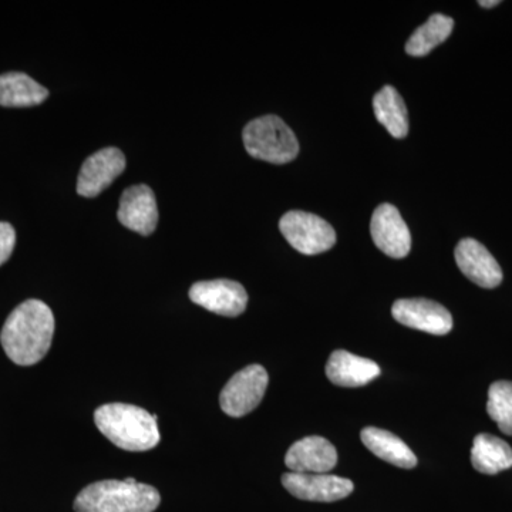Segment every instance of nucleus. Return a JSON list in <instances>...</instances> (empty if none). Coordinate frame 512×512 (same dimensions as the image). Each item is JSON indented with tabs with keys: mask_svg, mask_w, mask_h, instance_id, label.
<instances>
[{
	"mask_svg": "<svg viewBox=\"0 0 512 512\" xmlns=\"http://www.w3.org/2000/svg\"><path fill=\"white\" fill-rule=\"evenodd\" d=\"M55 335V316L45 302L37 299L20 303L0 333L3 350L13 363L32 366L49 352Z\"/></svg>",
	"mask_w": 512,
	"mask_h": 512,
	"instance_id": "1",
	"label": "nucleus"
},
{
	"mask_svg": "<svg viewBox=\"0 0 512 512\" xmlns=\"http://www.w3.org/2000/svg\"><path fill=\"white\" fill-rule=\"evenodd\" d=\"M94 423L121 450L148 451L160 443L157 414L133 404H104L94 412Z\"/></svg>",
	"mask_w": 512,
	"mask_h": 512,
	"instance_id": "2",
	"label": "nucleus"
},
{
	"mask_svg": "<svg viewBox=\"0 0 512 512\" xmlns=\"http://www.w3.org/2000/svg\"><path fill=\"white\" fill-rule=\"evenodd\" d=\"M160 493L151 485L126 480L97 481L80 491L74 501L76 512H154Z\"/></svg>",
	"mask_w": 512,
	"mask_h": 512,
	"instance_id": "3",
	"label": "nucleus"
},
{
	"mask_svg": "<svg viewBox=\"0 0 512 512\" xmlns=\"http://www.w3.org/2000/svg\"><path fill=\"white\" fill-rule=\"evenodd\" d=\"M249 156L272 164H286L299 154L295 133L278 116H264L252 120L242 133Z\"/></svg>",
	"mask_w": 512,
	"mask_h": 512,
	"instance_id": "4",
	"label": "nucleus"
},
{
	"mask_svg": "<svg viewBox=\"0 0 512 512\" xmlns=\"http://www.w3.org/2000/svg\"><path fill=\"white\" fill-rule=\"evenodd\" d=\"M279 229L289 245L303 255L322 254L336 244L332 225L311 212H286L279 222Z\"/></svg>",
	"mask_w": 512,
	"mask_h": 512,
	"instance_id": "5",
	"label": "nucleus"
},
{
	"mask_svg": "<svg viewBox=\"0 0 512 512\" xmlns=\"http://www.w3.org/2000/svg\"><path fill=\"white\" fill-rule=\"evenodd\" d=\"M268 382V372L264 366L251 365L239 370L222 389V412L235 419L247 416L264 399Z\"/></svg>",
	"mask_w": 512,
	"mask_h": 512,
	"instance_id": "6",
	"label": "nucleus"
},
{
	"mask_svg": "<svg viewBox=\"0 0 512 512\" xmlns=\"http://www.w3.org/2000/svg\"><path fill=\"white\" fill-rule=\"evenodd\" d=\"M190 299L195 305L228 318L242 315L248 305L244 286L229 279L197 282L191 286Z\"/></svg>",
	"mask_w": 512,
	"mask_h": 512,
	"instance_id": "7",
	"label": "nucleus"
},
{
	"mask_svg": "<svg viewBox=\"0 0 512 512\" xmlns=\"http://www.w3.org/2000/svg\"><path fill=\"white\" fill-rule=\"evenodd\" d=\"M126 170V157L116 147H107L92 154L82 165L77 178V194L94 198L106 190Z\"/></svg>",
	"mask_w": 512,
	"mask_h": 512,
	"instance_id": "8",
	"label": "nucleus"
},
{
	"mask_svg": "<svg viewBox=\"0 0 512 512\" xmlns=\"http://www.w3.org/2000/svg\"><path fill=\"white\" fill-rule=\"evenodd\" d=\"M393 318L407 328L444 336L453 329V316L440 303L430 299H399L392 308Z\"/></svg>",
	"mask_w": 512,
	"mask_h": 512,
	"instance_id": "9",
	"label": "nucleus"
},
{
	"mask_svg": "<svg viewBox=\"0 0 512 512\" xmlns=\"http://www.w3.org/2000/svg\"><path fill=\"white\" fill-rule=\"evenodd\" d=\"M286 490L299 500L335 503L349 497L355 485L348 478L330 474L286 473L282 476Z\"/></svg>",
	"mask_w": 512,
	"mask_h": 512,
	"instance_id": "10",
	"label": "nucleus"
},
{
	"mask_svg": "<svg viewBox=\"0 0 512 512\" xmlns=\"http://www.w3.org/2000/svg\"><path fill=\"white\" fill-rule=\"evenodd\" d=\"M376 247L394 259L406 258L412 249V235L402 214L392 204H382L373 212L370 224Z\"/></svg>",
	"mask_w": 512,
	"mask_h": 512,
	"instance_id": "11",
	"label": "nucleus"
},
{
	"mask_svg": "<svg viewBox=\"0 0 512 512\" xmlns=\"http://www.w3.org/2000/svg\"><path fill=\"white\" fill-rule=\"evenodd\" d=\"M120 224L123 227L148 237L156 231L158 218L156 194L148 185L140 184L128 187L120 198Z\"/></svg>",
	"mask_w": 512,
	"mask_h": 512,
	"instance_id": "12",
	"label": "nucleus"
},
{
	"mask_svg": "<svg viewBox=\"0 0 512 512\" xmlns=\"http://www.w3.org/2000/svg\"><path fill=\"white\" fill-rule=\"evenodd\" d=\"M454 256L460 271L481 288H497L503 282L501 266L476 239L466 238L458 242Z\"/></svg>",
	"mask_w": 512,
	"mask_h": 512,
	"instance_id": "13",
	"label": "nucleus"
},
{
	"mask_svg": "<svg viewBox=\"0 0 512 512\" xmlns=\"http://www.w3.org/2000/svg\"><path fill=\"white\" fill-rule=\"evenodd\" d=\"M338 451L329 440L312 436L296 441L288 453L285 464L292 473L326 474L336 467Z\"/></svg>",
	"mask_w": 512,
	"mask_h": 512,
	"instance_id": "14",
	"label": "nucleus"
},
{
	"mask_svg": "<svg viewBox=\"0 0 512 512\" xmlns=\"http://www.w3.org/2000/svg\"><path fill=\"white\" fill-rule=\"evenodd\" d=\"M326 376L336 386L362 387L380 376V367L366 357L336 350L329 357Z\"/></svg>",
	"mask_w": 512,
	"mask_h": 512,
	"instance_id": "15",
	"label": "nucleus"
},
{
	"mask_svg": "<svg viewBox=\"0 0 512 512\" xmlns=\"http://www.w3.org/2000/svg\"><path fill=\"white\" fill-rule=\"evenodd\" d=\"M360 439L375 456L382 458L386 463L400 468L417 466V457L410 447L390 431L366 427L360 433Z\"/></svg>",
	"mask_w": 512,
	"mask_h": 512,
	"instance_id": "16",
	"label": "nucleus"
},
{
	"mask_svg": "<svg viewBox=\"0 0 512 512\" xmlns=\"http://www.w3.org/2000/svg\"><path fill=\"white\" fill-rule=\"evenodd\" d=\"M49 97V90L35 82L25 73L0 74V106L33 107L39 106Z\"/></svg>",
	"mask_w": 512,
	"mask_h": 512,
	"instance_id": "17",
	"label": "nucleus"
},
{
	"mask_svg": "<svg viewBox=\"0 0 512 512\" xmlns=\"http://www.w3.org/2000/svg\"><path fill=\"white\" fill-rule=\"evenodd\" d=\"M471 463L478 473L495 476L512 467V448L493 434H478L471 450Z\"/></svg>",
	"mask_w": 512,
	"mask_h": 512,
	"instance_id": "18",
	"label": "nucleus"
},
{
	"mask_svg": "<svg viewBox=\"0 0 512 512\" xmlns=\"http://www.w3.org/2000/svg\"><path fill=\"white\" fill-rule=\"evenodd\" d=\"M376 119L394 138L409 134V114L402 96L392 86H384L373 99Z\"/></svg>",
	"mask_w": 512,
	"mask_h": 512,
	"instance_id": "19",
	"label": "nucleus"
},
{
	"mask_svg": "<svg viewBox=\"0 0 512 512\" xmlns=\"http://www.w3.org/2000/svg\"><path fill=\"white\" fill-rule=\"evenodd\" d=\"M454 28V20L444 15H433L407 40L406 52L410 56L429 55L434 47L446 42Z\"/></svg>",
	"mask_w": 512,
	"mask_h": 512,
	"instance_id": "20",
	"label": "nucleus"
},
{
	"mask_svg": "<svg viewBox=\"0 0 512 512\" xmlns=\"http://www.w3.org/2000/svg\"><path fill=\"white\" fill-rule=\"evenodd\" d=\"M487 413L498 429L512 436V382H495L488 390Z\"/></svg>",
	"mask_w": 512,
	"mask_h": 512,
	"instance_id": "21",
	"label": "nucleus"
},
{
	"mask_svg": "<svg viewBox=\"0 0 512 512\" xmlns=\"http://www.w3.org/2000/svg\"><path fill=\"white\" fill-rule=\"evenodd\" d=\"M16 244L15 228L8 222H0V266L5 264L12 255Z\"/></svg>",
	"mask_w": 512,
	"mask_h": 512,
	"instance_id": "22",
	"label": "nucleus"
},
{
	"mask_svg": "<svg viewBox=\"0 0 512 512\" xmlns=\"http://www.w3.org/2000/svg\"><path fill=\"white\" fill-rule=\"evenodd\" d=\"M500 5V0H490V2H485V0H481L480 6L483 8H494V6Z\"/></svg>",
	"mask_w": 512,
	"mask_h": 512,
	"instance_id": "23",
	"label": "nucleus"
}]
</instances>
